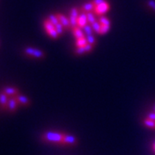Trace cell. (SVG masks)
Wrapping results in <instances>:
<instances>
[{
  "instance_id": "obj_4",
  "label": "cell",
  "mask_w": 155,
  "mask_h": 155,
  "mask_svg": "<svg viewBox=\"0 0 155 155\" xmlns=\"http://www.w3.org/2000/svg\"><path fill=\"white\" fill-rule=\"evenodd\" d=\"M110 7H109V4L106 1V2H102V4L98 5L95 7V9H94V12L95 13V14L97 15H103L104 13H107L108 10H109Z\"/></svg>"
},
{
  "instance_id": "obj_6",
  "label": "cell",
  "mask_w": 155,
  "mask_h": 155,
  "mask_svg": "<svg viewBox=\"0 0 155 155\" xmlns=\"http://www.w3.org/2000/svg\"><path fill=\"white\" fill-rule=\"evenodd\" d=\"M76 143H77V140H76V136L65 133L64 138H63V144H65V145H75Z\"/></svg>"
},
{
  "instance_id": "obj_16",
  "label": "cell",
  "mask_w": 155,
  "mask_h": 155,
  "mask_svg": "<svg viewBox=\"0 0 155 155\" xmlns=\"http://www.w3.org/2000/svg\"><path fill=\"white\" fill-rule=\"evenodd\" d=\"M87 43V41L86 40V37L80 38V39H77L76 41V47H84Z\"/></svg>"
},
{
  "instance_id": "obj_17",
  "label": "cell",
  "mask_w": 155,
  "mask_h": 155,
  "mask_svg": "<svg viewBox=\"0 0 155 155\" xmlns=\"http://www.w3.org/2000/svg\"><path fill=\"white\" fill-rule=\"evenodd\" d=\"M87 13V21H88V24H92V23L95 22L96 21H97V18L95 16L92 12H88V13Z\"/></svg>"
},
{
  "instance_id": "obj_26",
  "label": "cell",
  "mask_w": 155,
  "mask_h": 155,
  "mask_svg": "<svg viewBox=\"0 0 155 155\" xmlns=\"http://www.w3.org/2000/svg\"><path fill=\"white\" fill-rule=\"evenodd\" d=\"M84 53H86L85 49H84V47H80L76 48L75 50L76 54H77V55H81V54H84Z\"/></svg>"
},
{
  "instance_id": "obj_24",
  "label": "cell",
  "mask_w": 155,
  "mask_h": 155,
  "mask_svg": "<svg viewBox=\"0 0 155 155\" xmlns=\"http://www.w3.org/2000/svg\"><path fill=\"white\" fill-rule=\"evenodd\" d=\"M80 15V11H79V10L76 8V7H73L71 9V11H70V16H73L74 18H78Z\"/></svg>"
},
{
  "instance_id": "obj_22",
  "label": "cell",
  "mask_w": 155,
  "mask_h": 155,
  "mask_svg": "<svg viewBox=\"0 0 155 155\" xmlns=\"http://www.w3.org/2000/svg\"><path fill=\"white\" fill-rule=\"evenodd\" d=\"M110 29V25H106V24H102L101 26V29H100V32L99 34L101 35H104V34L107 33Z\"/></svg>"
},
{
  "instance_id": "obj_21",
  "label": "cell",
  "mask_w": 155,
  "mask_h": 155,
  "mask_svg": "<svg viewBox=\"0 0 155 155\" xmlns=\"http://www.w3.org/2000/svg\"><path fill=\"white\" fill-rule=\"evenodd\" d=\"M54 27H55V29L56 31H57V32H58V34L59 35V36H61V35H62L63 34V32H64V26L62 25L61 23H58V24H57L56 25H54Z\"/></svg>"
},
{
  "instance_id": "obj_13",
  "label": "cell",
  "mask_w": 155,
  "mask_h": 155,
  "mask_svg": "<svg viewBox=\"0 0 155 155\" xmlns=\"http://www.w3.org/2000/svg\"><path fill=\"white\" fill-rule=\"evenodd\" d=\"M7 96L8 95H6L3 91L0 93V104H1V106L2 107H4V108H7V104H8V101H9Z\"/></svg>"
},
{
  "instance_id": "obj_3",
  "label": "cell",
  "mask_w": 155,
  "mask_h": 155,
  "mask_svg": "<svg viewBox=\"0 0 155 155\" xmlns=\"http://www.w3.org/2000/svg\"><path fill=\"white\" fill-rule=\"evenodd\" d=\"M24 53L26 54L27 55L32 56L36 58H42L45 55L43 51H40L39 49L33 48V47H26L24 49Z\"/></svg>"
},
{
  "instance_id": "obj_25",
  "label": "cell",
  "mask_w": 155,
  "mask_h": 155,
  "mask_svg": "<svg viewBox=\"0 0 155 155\" xmlns=\"http://www.w3.org/2000/svg\"><path fill=\"white\" fill-rule=\"evenodd\" d=\"M69 21H70V24H71V28H75L77 26V18H74L73 16L69 17Z\"/></svg>"
},
{
  "instance_id": "obj_27",
  "label": "cell",
  "mask_w": 155,
  "mask_h": 155,
  "mask_svg": "<svg viewBox=\"0 0 155 155\" xmlns=\"http://www.w3.org/2000/svg\"><path fill=\"white\" fill-rule=\"evenodd\" d=\"M146 4L150 8L153 10L154 11H155V0H147Z\"/></svg>"
},
{
  "instance_id": "obj_2",
  "label": "cell",
  "mask_w": 155,
  "mask_h": 155,
  "mask_svg": "<svg viewBox=\"0 0 155 155\" xmlns=\"http://www.w3.org/2000/svg\"><path fill=\"white\" fill-rule=\"evenodd\" d=\"M43 26H44V29L46 30V32H47V33L52 39H57L59 36V35H58L57 31H56L54 25L49 21V19L44 20V21H43Z\"/></svg>"
},
{
  "instance_id": "obj_20",
  "label": "cell",
  "mask_w": 155,
  "mask_h": 155,
  "mask_svg": "<svg viewBox=\"0 0 155 155\" xmlns=\"http://www.w3.org/2000/svg\"><path fill=\"white\" fill-rule=\"evenodd\" d=\"M98 21L101 23V24H106V25H110V21L109 18L105 16H101L98 19Z\"/></svg>"
},
{
  "instance_id": "obj_31",
  "label": "cell",
  "mask_w": 155,
  "mask_h": 155,
  "mask_svg": "<svg viewBox=\"0 0 155 155\" xmlns=\"http://www.w3.org/2000/svg\"><path fill=\"white\" fill-rule=\"evenodd\" d=\"M154 112H155V105H154Z\"/></svg>"
},
{
  "instance_id": "obj_28",
  "label": "cell",
  "mask_w": 155,
  "mask_h": 155,
  "mask_svg": "<svg viewBox=\"0 0 155 155\" xmlns=\"http://www.w3.org/2000/svg\"><path fill=\"white\" fill-rule=\"evenodd\" d=\"M93 47H94V45L91 44V43H87L85 46H84V49H85V51H86V53H89V52H91L92 50H93Z\"/></svg>"
},
{
  "instance_id": "obj_5",
  "label": "cell",
  "mask_w": 155,
  "mask_h": 155,
  "mask_svg": "<svg viewBox=\"0 0 155 155\" xmlns=\"http://www.w3.org/2000/svg\"><path fill=\"white\" fill-rule=\"evenodd\" d=\"M56 15L58 17V20H59V22L64 26L65 29L71 28V24H70L69 18H67L65 16L62 14V13H56Z\"/></svg>"
},
{
  "instance_id": "obj_18",
  "label": "cell",
  "mask_w": 155,
  "mask_h": 155,
  "mask_svg": "<svg viewBox=\"0 0 155 155\" xmlns=\"http://www.w3.org/2000/svg\"><path fill=\"white\" fill-rule=\"evenodd\" d=\"M91 26H92V29H93L94 32H95L96 33L99 34L102 24H101V23H100L98 21H96L95 22L92 23V24H91Z\"/></svg>"
},
{
  "instance_id": "obj_8",
  "label": "cell",
  "mask_w": 155,
  "mask_h": 155,
  "mask_svg": "<svg viewBox=\"0 0 155 155\" xmlns=\"http://www.w3.org/2000/svg\"><path fill=\"white\" fill-rule=\"evenodd\" d=\"M18 100L16 99L15 97H11L8 101V104H7V108L10 112H14L18 108Z\"/></svg>"
},
{
  "instance_id": "obj_15",
  "label": "cell",
  "mask_w": 155,
  "mask_h": 155,
  "mask_svg": "<svg viewBox=\"0 0 155 155\" xmlns=\"http://www.w3.org/2000/svg\"><path fill=\"white\" fill-rule=\"evenodd\" d=\"M143 124L145 126L148 127L150 129H155V120H150L148 118H146V119L143 120Z\"/></svg>"
},
{
  "instance_id": "obj_32",
  "label": "cell",
  "mask_w": 155,
  "mask_h": 155,
  "mask_svg": "<svg viewBox=\"0 0 155 155\" xmlns=\"http://www.w3.org/2000/svg\"><path fill=\"white\" fill-rule=\"evenodd\" d=\"M153 151H154V152H155V149H154V150H153Z\"/></svg>"
},
{
  "instance_id": "obj_19",
  "label": "cell",
  "mask_w": 155,
  "mask_h": 155,
  "mask_svg": "<svg viewBox=\"0 0 155 155\" xmlns=\"http://www.w3.org/2000/svg\"><path fill=\"white\" fill-rule=\"evenodd\" d=\"M47 19H49V21H50L54 25H56V24L59 23V20H58V17H57L56 14H50V15L48 16V18H47Z\"/></svg>"
},
{
  "instance_id": "obj_11",
  "label": "cell",
  "mask_w": 155,
  "mask_h": 155,
  "mask_svg": "<svg viewBox=\"0 0 155 155\" xmlns=\"http://www.w3.org/2000/svg\"><path fill=\"white\" fill-rule=\"evenodd\" d=\"M16 99L18 100V103L23 105V106H29L30 104V100L29 98H27L26 96L22 95H15Z\"/></svg>"
},
{
  "instance_id": "obj_1",
  "label": "cell",
  "mask_w": 155,
  "mask_h": 155,
  "mask_svg": "<svg viewBox=\"0 0 155 155\" xmlns=\"http://www.w3.org/2000/svg\"><path fill=\"white\" fill-rule=\"evenodd\" d=\"M65 133L58 132V131H48L43 133L42 135V140L47 143L55 144H63V138Z\"/></svg>"
},
{
  "instance_id": "obj_12",
  "label": "cell",
  "mask_w": 155,
  "mask_h": 155,
  "mask_svg": "<svg viewBox=\"0 0 155 155\" xmlns=\"http://www.w3.org/2000/svg\"><path fill=\"white\" fill-rule=\"evenodd\" d=\"M72 30H73V36H75L76 40H77V39H80V38L85 37V36H84V31L82 30V29H80V27L76 26L75 27V28H73Z\"/></svg>"
},
{
  "instance_id": "obj_9",
  "label": "cell",
  "mask_w": 155,
  "mask_h": 155,
  "mask_svg": "<svg viewBox=\"0 0 155 155\" xmlns=\"http://www.w3.org/2000/svg\"><path fill=\"white\" fill-rule=\"evenodd\" d=\"M95 5H94L93 2H87L85 4H84L80 8V11L83 13H88V12H91L95 9Z\"/></svg>"
},
{
  "instance_id": "obj_7",
  "label": "cell",
  "mask_w": 155,
  "mask_h": 155,
  "mask_svg": "<svg viewBox=\"0 0 155 155\" xmlns=\"http://www.w3.org/2000/svg\"><path fill=\"white\" fill-rule=\"evenodd\" d=\"M87 24H88V21L87 18V13L82 12L77 18V26L80 27V29H83Z\"/></svg>"
},
{
  "instance_id": "obj_23",
  "label": "cell",
  "mask_w": 155,
  "mask_h": 155,
  "mask_svg": "<svg viewBox=\"0 0 155 155\" xmlns=\"http://www.w3.org/2000/svg\"><path fill=\"white\" fill-rule=\"evenodd\" d=\"M85 37H86V40L88 43H91V44L92 45L95 44L96 40L93 34H92V35H89V36H85Z\"/></svg>"
},
{
  "instance_id": "obj_30",
  "label": "cell",
  "mask_w": 155,
  "mask_h": 155,
  "mask_svg": "<svg viewBox=\"0 0 155 155\" xmlns=\"http://www.w3.org/2000/svg\"><path fill=\"white\" fill-rule=\"evenodd\" d=\"M148 119L150 120H155V112H153V113H150L147 115V118Z\"/></svg>"
},
{
  "instance_id": "obj_29",
  "label": "cell",
  "mask_w": 155,
  "mask_h": 155,
  "mask_svg": "<svg viewBox=\"0 0 155 155\" xmlns=\"http://www.w3.org/2000/svg\"><path fill=\"white\" fill-rule=\"evenodd\" d=\"M92 2H93V3L95 6H98V5L102 4V2H106V0H93Z\"/></svg>"
},
{
  "instance_id": "obj_14",
  "label": "cell",
  "mask_w": 155,
  "mask_h": 155,
  "mask_svg": "<svg viewBox=\"0 0 155 155\" xmlns=\"http://www.w3.org/2000/svg\"><path fill=\"white\" fill-rule=\"evenodd\" d=\"M83 30H84V32L85 34V36H89V35H92L93 34V29H92V26H91V24H86L85 26L83 28Z\"/></svg>"
},
{
  "instance_id": "obj_10",
  "label": "cell",
  "mask_w": 155,
  "mask_h": 155,
  "mask_svg": "<svg viewBox=\"0 0 155 155\" xmlns=\"http://www.w3.org/2000/svg\"><path fill=\"white\" fill-rule=\"evenodd\" d=\"M2 91H3L6 95L10 96L17 95L19 94L18 89L15 88V87H4Z\"/></svg>"
}]
</instances>
